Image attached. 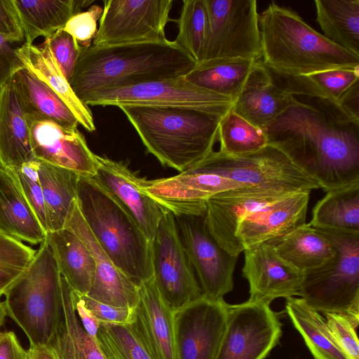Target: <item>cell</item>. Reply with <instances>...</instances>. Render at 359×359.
Masks as SVG:
<instances>
[{
  "mask_svg": "<svg viewBox=\"0 0 359 359\" xmlns=\"http://www.w3.org/2000/svg\"><path fill=\"white\" fill-rule=\"evenodd\" d=\"M97 341L104 359H151L130 325L100 323Z\"/></svg>",
  "mask_w": 359,
  "mask_h": 359,
  "instance_id": "39",
  "label": "cell"
},
{
  "mask_svg": "<svg viewBox=\"0 0 359 359\" xmlns=\"http://www.w3.org/2000/svg\"><path fill=\"white\" fill-rule=\"evenodd\" d=\"M311 191L288 194L246 216L236 236L243 250L273 243L306 224Z\"/></svg>",
  "mask_w": 359,
  "mask_h": 359,
  "instance_id": "20",
  "label": "cell"
},
{
  "mask_svg": "<svg viewBox=\"0 0 359 359\" xmlns=\"http://www.w3.org/2000/svg\"><path fill=\"white\" fill-rule=\"evenodd\" d=\"M14 170L18 177L24 194L40 224L46 233L48 232V219L39 180L36 159L34 158Z\"/></svg>",
  "mask_w": 359,
  "mask_h": 359,
  "instance_id": "42",
  "label": "cell"
},
{
  "mask_svg": "<svg viewBox=\"0 0 359 359\" xmlns=\"http://www.w3.org/2000/svg\"><path fill=\"white\" fill-rule=\"evenodd\" d=\"M334 247V257L306 273L299 296L321 313H338L359 324V233L317 229Z\"/></svg>",
  "mask_w": 359,
  "mask_h": 359,
  "instance_id": "7",
  "label": "cell"
},
{
  "mask_svg": "<svg viewBox=\"0 0 359 359\" xmlns=\"http://www.w3.org/2000/svg\"><path fill=\"white\" fill-rule=\"evenodd\" d=\"M34 158L93 177L97 161L83 134L77 129L63 128L45 119L27 118Z\"/></svg>",
  "mask_w": 359,
  "mask_h": 359,
  "instance_id": "18",
  "label": "cell"
},
{
  "mask_svg": "<svg viewBox=\"0 0 359 359\" xmlns=\"http://www.w3.org/2000/svg\"><path fill=\"white\" fill-rule=\"evenodd\" d=\"M285 309L315 359H349L334 341L322 313L304 299L287 298Z\"/></svg>",
  "mask_w": 359,
  "mask_h": 359,
  "instance_id": "34",
  "label": "cell"
},
{
  "mask_svg": "<svg viewBox=\"0 0 359 359\" xmlns=\"http://www.w3.org/2000/svg\"><path fill=\"white\" fill-rule=\"evenodd\" d=\"M0 34L24 41L22 27L13 0H0Z\"/></svg>",
  "mask_w": 359,
  "mask_h": 359,
  "instance_id": "49",
  "label": "cell"
},
{
  "mask_svg": "<svg viewBox=\"0 0 359 359\" xmlns=\"http://www.w3.org/2000/svg\"><path fill=\"white\" fill-rule=\"evenodd\" d=\"M281 335V323L270 305L250 299L229 304L215 359H264Z\"/></svg>",
  "mask_w": 359,
  "mask_h": 359,
  "instance_id": "14",
  "label": "cell"
},
{
  "mask_svg": "<svg viewBox=\"0 0 359 359\" xmlns=\"http://www.w3.org/2000/svg\"><path fill=\"white\" fill-rule=\"evenodd\" d=\"M7 312L4 302H0V329L4 323Z\"/></svg>",
  "mask_w": 359,
  "mask_h": 359,
  "instance_id": "54",
  "label": "cell"
},
{
  "mask_svg": "<svg viewBox=\"0 0 359 359\" xmlns=\"http://www.w3.org/2000/svg\"><path fill=\"white\" fill-rule=\"evenodd\" d=\"M323 36L359 56V0H315Z\"/></svg>",
  "mask_w": 359,
  "mask_h": 359,
  "instance_id": "35",
  "label": "cell"
},
{
  "mask_svg": "<svg viewBox=\"0 0 359 359\" xmlns=\"http://www.w3.org/2000/svg\"><path fill=\"white\" fill-rule=\"evenodd\" d=\"M48 344L54 349L58 359H83L65 324V317L57 332Z\"/></svg>",
  "mask_w": 359,
  "mask_h": 359,
  "instance_id": "48",
  "label": "cell"
},
{
  "mask_svg": "<svg viewBox=\"0 0 359 359\" xmlns=\"http://www.w3.org/2000/svg\"><path fill=\"white\" fill-rule=\"evenodd\" d=\"M198 161L209 171L248 187L283 194L320 189L313 178L269 144L243 155L213 150Z\"/></svg>",
  "mask_w": 359,
  "mask_h": 359,
  "instance_id": "8",
  "label": "cell"
},
{
  "mask_svg": "<svg viewBox=\"0 0 359 359\" xmlns=\"http://www.w3.org/2000/svg\"><path fill=\"white\" fill-rule=\"evenodd\" d=\"M45 241L52 249L61 276L70 288L87 294L95 280V264L85 243L67 227L46 233Z\"/></svg>",
  "mask_w": 359,
  "mask_h": 359,
  "instance_id": "27",
  "label": "cell"
},
{
  "mask_svg": "<svg viewBox=\"0 0 359 359\" xmlns=\"http://www.w3.org/2000/svg\"><path fill=\"white\" fill-rule=\"evenodd\" d=\"M34 158L27 116L11 79L0 86V163L17 170Z\"/></svg>",
  "mask_w": 359,
  "mask_h": 359,
  "instance_id": "23",
  "label": "cell"
},
{
  "mask_svg": "<svg viewBox=\"0 0 359 359\" xmlns=\"http://www.w3.org/2000/svg\"><path fill=\"white\" fill-rule=\"evenodd\" d=\"M27 118L52 121L75 129L79 122L63 100L43 81L25 67L11 78Z\"/></svg>",
  "mask_w": 359,
  "mask_h": 359,
  "instance_id": "28",
  "label": "cell"
},
{
  "mask_svg": "<svg viewBox=\"0 0 359 359\" xmlns=\"http://www.w3.org/2000/svg\"><path fill=\"white\" fill-rule=\"evenodd\" d=\"M205 215H175V224L202 295L222 299L233 290L238 256L231 255L219 245L208 228Z\"/></svg>",
  "mask_w": 359,
  "mask_h": 359,
  "instance_id": "12",
  "label": "cell"
},
{
  "mask_svg": "<svg viewBox=\"0 0 359 359\" xmlns=\"http://www.w3.org/2000/svg\"><path fill=\"white\" fill-rule=\"evenodd\" d=\"M93 46H106L166 39L172 0H105Z\"/></svg>",
  "mask_w": 359,
  "mask_h": 359,
  "instance_id": "11",
  "label": "cell"
},
{
  "mask_svg": "<svg viewBox=\"0 0 359 359\" xmlns=\"http://www.w3.org/2000/svg\"><path fill=\"white\" fill-rule=\"evenodd\" d=\"M23 66L48 86L68 106L81 125L88 132L95 130L93 114L74 94L68 80L64 76L53 59L48 44L23 43L17 48Z\"/></svg>",
  "mask_w": 359,
  "mask_h": 359,
  "instance_id": "26",
  "label": "cell"
},
{
  "mask_svg": "<svg viewBox=\"0 0 359 359\" xmlns=\"http://www.w3.org/2000/svg\"><path fill=\"white\" fill-rule=\"evenodd\" d=\"M267 70L273 83L289 95L324 98L337 103L342 95L359 81V67L332 69L299 76L283 75Z\"/></svg>",
  "mask_w": 359,
  "mask_h": 359,
  "instance_id": "31",
  "label": "cell"
},
{
  "mask_svg": "<svg viewBox=\"0 0 359 359\" xmlns=\"http://www.w3.org/2000/svg\"><path fill=\"white\" fill-rule=\"evenodd\" d=\"M36 252L22 241L0 231V298L27 269Z\"/></svg>",
  "mask_w": 359,
  "mask_h": 359,
  "instance_id": "40",
  "label": "cell"
},
{
  "mask_svg": "<svg viewBox=\"0 0 359 359\" xmlns=\"http://www.w3.org/2000/svg\"><path fill=\"white\" fill-rule=\"evenodd\" d=\"M76 203L94 238L121 272L138 287L153 278L150 242L91 177L80 176Z\"/></svg>",
  "mask_w": 359,
  "mask_h": 359,
  "instance_id": "5",
  "label": "cell"
},
{
  "mask_svg": "<svg viewBox=\"0 0 359 359\" xmlns=\"http://www.w3.org/2000/svg\"><path fill=\"white\" fill-rule=\"evenodd\" d=\"M52 56L64 76L69 80L79 60L81 48L68 32L60 29L45 39Z\"/></svg>",
  "mask_w": 359,
  "mask_h": 359,
  "instance_id": "43",
  "label": "cell"
},
{
  "mask_svg": "<svg viewBox=\"0 0 359 359\" xmlns=\"http://www.w3.org/2000/svg\"><path fill=\"white\" fill-rule=\"evenodd\" d=\"M82 102L91 106L137 104L178 107L225 114L234 100L187 81L184 76L97 92Z\"/></svg>",
  "mask_w": 359,
  "mask_h": 359,
  "instance_id": "10",
  "label": "cell"
},
{
  "mask_svg": "<svg viewBox=\"0 0 359 359\" xmlns=\"http://www.w3.org/2000/svg\"><path fill=\"white\" fill-rule=\"evenodd\" d=\"M262 128L269 144L324 191L359 182V118L339 103L292 95L290 106Z\"/></svg>",
  "mask_w": 359,
  "mask_h": 359,
  "instance_id": "1",
  "label": "cell"
},
{
  "mask_svg": "<svg viewBox=\"0 0 359 359\" xmlns=\"http://www.w3.org/2000/svg\"><path fill=\"white\" fill-rule=\"evenodd\" d=\"M174 312L154 278L139 287V302L130 325L151 359H177Z\"/></svg>",
  "mask_w": 359,
  "mask_h": 359,
  "instance_id": "21",
  "label": "cell"
},
{
  "mask_svg": "<svg viewBox=\"0 0 359 359\" xmlns=\"http://www.w3.org/2000/svg\"><path fill=\"white\" fill-rule=\"evenodd\" d=\"M334 341L349 359H359V342L356 326L345 315L327 312L322 313Z\"/></svg>",
  "mask_w": 359,
  "mask_h": 359,
  "instance_id": "44",
  "label": "cell"
},
{
  "mask_svg": "<svg viewBox=\"0 0 359 359\" xmlns=\"http://www.w3.org/2000/svg\"><path fill=\"white\" fill-rule=\"evenodd\" d=\"M196 60L175 41L82 49L69 83L81 102L88 95L184 76Z\"/></svg>",
  "mask_w": 359,
  "mask_h": 359,
  "instance_id": "2",
  "label": "cell"
},
{
  "mask_svg": "<svg viewBox=\"0 0 359 359\" xmlns=\"http://www.w3.org/2000/svg\"><path fill=\"white\" fill-rule=\"evenodd\" d=\"M150 248L153 278L173 311L202 296L195 272L180 241L175 215L165 208Z\"/></svg>",
  "mask_w": 359,
  "mask_h": 359,
  "instance_id": "13",
  "label": "cell"
},
{
  "mask_svg": "<svg viewBox=\"0 0 359 359\" xmlns=\"http://www.w3.org/2000/svg\"><path fill=\"white\" fill-rule=\"evenodd\" d=\"M338 103L357 118H359V81L351 86L341 97Z\"/></svg>",
  "mask_w": 359,
  "mask_h": 359,
  "instance_id": "52",
  "label": "cell"
},
{
  "mask_svg": "<svg viewBox=\"0 0 359 359\" xmlns=\"http://www.w3.org/2000/svg\"><path fill=\"white\" fill-rule=\"evenodd\" d=\"M117 107L126 115L148 152L163 165L180 172L214 150L224 115L178 107L124 104Z\"/></svg>",
  "mask_w": 359,
  "mask_h": 359,
  "instance_id": "3",
  "label": "cell"
},
{
  "mask_svg": "<svg viewBox=\"0 0 359 359\" xmlns=\"http://www.w3.org/2000/svg\"><path fill=\"white\" fill-rule=\"evenodd\" d=\"M27 353L29 359H58L50 344L30 345Z\"/></svg>",
  "mask_w": 359,
  "mask_h": 359,
  "instance_id": "53",
  "label": "cell"
},
{
  "mask_svg": "<svg viewBox=\"0 0 359 359\" xmlns=\"http://www.w3.org/2000/svg\"><path fill=\"white\" fill-rule=\"evenodd\" d=\"M288 194H290L255 187L220 192L206 202V224L222 248L232 255L239 256L243 248L237 238L236 231L242 220L251 212Z\"/></svg>",
  "mask_w": 359,
  "mask_h": 359,
  "instance_id": "17",
  "label": "cell"
},
{
  "mask_svg": "<svg viewBox=\"0 0 359 359\" xmlns=\"http://www.w3.org/2000/svg\"><path fill=\"white\" fill-rule=\"evenodd\" d=\"M262 58L267 69L299 76L359 67V56L334 43L296 12L275 2L259 13Z\"/></svg>",
  "mask_w": 359,
  "mask_h": 359,
  "instance_id": "4",
  "label": "cell"
},
{
  "mask_svg": "<svg viewBox=\"0 0 359 359\" xmlns=\"http://www.w3.org/2000/svg\"><path fill=\"white\" fill-rule=\"evenodd\" d=\"M4 296L7 316L22 328L30 345L48 344L61 325L64 306L62 276L45 240Z\"/></svg>",
  "mask_w": 359,
  "mask_h": 359,
  "instance_id": "6",
  "label": "cell"
},
{
  "mask_svg": "<svg viewBox=\"0 0 359 359\" xmlns=\"http://www.w3.org/2000/svg\"><path fill=\"white\" fill-rule=\"evenodd\" d=\"M102 8L91 6L87 11L72 15L63 28L77 41L81 50L91 46L97 32V22L102 14Z\"/></svg>",
  "mask_w": 359,
  "mask_h": 359,
  "instance_id": "45",
  "label": "cell"
},
{
  "mask_svg": "<svg viewBox=\"0 0 359 359\" xmlns=\"http://www.w3.org/2000/svg\"><path fill=\"white\" fill-rule=\"evenodd\" d=\"M209 32L203 60L262 58L256 0H205Z\"/></svg>",
  "mask_w": 359,
  "mask_h": 359,
  "instance_id": "9",
  "label": "cell"
},
{
  "mask_svg": "<svg viewBox=\"0 0 359 359\" xmlns=\"http://www.w3.org/2000/svg\"><path fill=\"white\" fill-rule=\"evenodd\" d=\"M72 299L76 314L86 332L94 339H97L100 322L85 306L80 294L72 290Z\"/></svg>",
  "mask_w": 359,
  "mask_h": 359,
  "instance_id": "50",
  "label": "cell"
},
{
  "mask_svg": "<svg viewBox=\"0 0 359 359\" xmlns=\"http://www.w3.org/2000/svg\"><path fill=\"white\" fill-rule=\"evenodd\" d=\"M15 42L13 38L0 34V86L24 67L18 57L17 48L13 47Z\"/></svg>",
  "mask_w": 359,
  "mask_h": 359,
  "instance_id": "47",
  "label": "cell"
},
{
  "mask_svg": "<svg viewBox=\"0 0 359 359\" xmlns=\"http://www.w3.org/2000/svg\"><path fill=\"white\" fill-rule=\"evenodd\" d=\"M229 304L204 296L174 312L177 359H215Z\"/></svg>",
  "mask_w": 359,
  "mask_h": 359,
  "instance_id": "15",
  "label": "cell"
},
{
  "mask_svg": "<svg viewBox=\"0 0 359 359\" xmlns=\"http://www.w3.org/2000/svg\"><path fill=\"white\" fill-rule=\"evenodd\" d=\"M0 359H29L27 351L21 346L13 332H1Z\"/></svg>",
  "mask_w": 359,
  "mask_h": 359,
  "instance_id": "51",
  "label": "cell"
},
{
  "mask_svg": "<svg viewBox=\"0 0 359 359\" xmlns=\"http://www.w3.org/2000/svg\"><path fill=\"white\" fill-rule=\"evenodd\" d=\"M79 294L85 306L100 323L118 325H131L133 323L135 309L108 305L97 302L86 294Z\"/></svg>",
  "mask_w": 359,
  "mask_h": 359,
  "instance_id": "46",
  "label": "cell"
},
{
  "mask_svg": "<svg viewBox=\"0 0 359 359\" xmlns=\"http://www.w3.org/2000/svg\"><path fill=\"white\" fill-rule=\"evenodd\" d=\"M97 168L91 179L128 215L151 243L164 208L143 189L144 179L127 166L96 155Z\"/></svg>",
  "mask_w": 359,
  "mask_h": 359,
  "instance_id": "16",
  "label": "cell"
},
{
  "mask_svg": "<svg viewBox=\"0 0 359 359\" xmlns=\"http://www.w3.org/2000/svg\"><path fill=\"white\" fill-rule=\"evenodd\" d=\"M257 61L240 57L205 60L184 77L192 84L235 100Z\"/></svg>",
  "mask_w": 359,
  "mask_h": 359,
  "instance_id": "33",
  "label": "cell"
},
{
  "mask_svg": "<svg viewBox=\"0 0 359 359\" xmlns=\"http://www.w3.org/2000/svg\"><path fill=\"white\" fill-rule=\"evenodd\" d=\"M269 244L280 257L304 274L323 266L335 255L330 241L306 223Z\"/></svg>",
  "mask_w": 359,
  "mask_h": 359,
  "instance_id": "32",
  "label": "cell"
},
{
  "mask_svg": "<svg viewBox=\"0 0 359 359\" xmlns=\"http://www.w3.org/2000/svg\"><path fill=\"white\" fill-rule=\"evenodd\" d=\"M175 40L196 62H203L209 32L205 0H184Z\"/></svg>",
  "mask_w": 359,
  "mask_h": 359,
  "instance_id": "38",
  "label": "cell"
},
{
  "mask_svg": "<svg viewBox=\"0 0 359 359\" xmlns=\"http://www.w3.org/2000/svg\"><path fill=\"white\" fill-rule=\"evenodd\" d=\"M22 27L25 43L38 37L48 38L63 29L74 14L91 4L83 0H13Z\"/></svg>",
  "mask_w": 359,
  "mask_h": 359,
  "instance_id": "29",
  "label": "cell"
},
{
  "mask_svg": "<svg viewBox=\"0 0 359 359\" xmlns=\"http://www.w3.org/2000/svg\"><path fill=\"white\" fill-rule=\"evenodd\" d=\"M292 97L273 83L268 70L259 60L231 109L251 123L262 128L290 106Z\"/></svg>",
  "mask_w": 359,
  "mask_h": 359,
  "instance_id": "24",
  "label": "cell"
},
{
  "mask_svg": "<svg viewBox=\"0 0 359 359\" xmlns=\"http://www.w3.org/2000/svg\"><path fill=\"white\" fill-rule=\"evenodd\" d=\"M242 276L250 287L249 299L270 304L278 298L299 296L304 273L280 257L272 245L246 248Z\"/></svg>",
  "mask_w": 359,
  "mask_h": 359,
  "instance_id": "19",
  "label": "cell"
},
{
  "mask_svg": "<svg viewBox=\"0 0 359 359\" xmlns=\"http://www.w3.org/2000/svg\"><path fill=\"white\" fill-rule=\"evenodd\" d=\"M65 227L81 238L94 258L95 280L86 295L108 305L135 309L139 302V287L114 265L101 248L83 220L77 203Z\"/></svg>",
  "mask_w": 359,
  "mask_h": 359,
  "instance_id": "22",
  "label": "cell"
},
{
  "mask_svg": "<svg viewBox=\"0 0 359 359\" xmlns=\"http://www.w3.org/2000/svg\"><path fill=\"white\" fill-rule=\"evenodd\" d=\"M316 229L359 233V182L327 191L312 210Z\"/></svg>",
  "mask_w": 359,
  "mask_h": 359,
  "instance_id": "36",
  "label": "cell"
},
{
  "mask_svg": "<svg viewBox=\"0 0 359 359\" xmlns=\"http://www.w3.org/2000/svg\"><path fill=\"white\" fill-rule=\"evenodd\" d=\"M0 231L31 244L41 243L46 235L24 194L15 171L1 163Z\"/></svg>",
  "mask_w": 359,
  "mask_h": 359,
  "instance_id": "25",
  "label": "cell"
},
{
  "mask_svg": "<svg viewBox=\"0 0 359 359\" xmlns=\"http://www.w3.org/2000/svg\"><path fill=\"white\" fill-rule=\"evenodd\" d=\"M1 332L0 331V337H1Z\"/></svg>",
  "mask_w": 359,
  "mask_h": 359,
  "instance_id": "55",
  "label": "cell"
},
{
  "mask_svg": "<svg viewBox=\"0 0 359 359\" xmlns=\"http://www.w3.org/2000/svg\"><path fill=\"white\" fill-rule=\"evenodd\" d=\"M36 161L48 219V232L62 229L76 205L77 187L81 175L41 160Z\"/></svg>",
  "mask_w": 359,
  "mask_h": 359,
  "instance_id": "30",
  "label": "cell"
},
{
  "mask_svg": "<svg viewBox=\"0 0 359 359\" xmlns=\"http://www.w3.org/2000/svg\"><path fill=\"white\" fill-rule=\"evenodd\" d=\"M218 140L219 150L231 155L252 153L269 144L263 128L251 123L232 109L219 123Z\"/></svg>",
  "mask_w": 359,
  "mask_h": 359,
  "instance_id": "37",
  "label": "cell"
},
{
  "mask_svg": "<svg viewBox=\"0 0 359 359\" xmlns=\"http://www.w3.org/2000/svg\"><path fill=\"white\" fill-rule=\"evenodd\" d=\"M62 290L65 324L83 359H104L97 339L89 336L82 327L76 314L72 299V289L62 277Z\"/></svg>",
  "mask_w": 359,
  "mask_h": 359,
  "instance_id": "41",
  "label": "cell"
}]
</instances>
